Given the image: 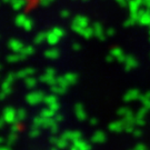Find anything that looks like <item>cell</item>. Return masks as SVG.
I'll list each match as a JSON object with an SVG mask.
<instances>
[{"instance_id": "30bf717a", "label": "cell", "mask_w": 150, "mask_h": 150, "mask_svg": "<svg viewBox=\"0 0 150 150\" xmlns=\"http://www.w3.org/2000/svg\"><path fill=\"white\" fill-rule=\"evenodd\" d=\"M45 102H47L49 106H50V105H52V103H56V98H54V96L46 97V98H45Z\"/></svg>"}, {"instance_id": "277c9868", "label": "cell", "mask_w": 150, "mask_h": 150, "mask_svg": "<svg viewBox=\"0 0 150 150\" xmlns=\"http://www.w3.org/2000/svg\"><path fill=\"white\" fill-rule=\"evenodd\" d=\"M47 40H48L49 43H51V45H54V43L58 41V35H56L54 31L49 32L48 36H47Z\"/></svg>"}, {"instance_id": "6da1fadb", "label": "cell", "mask_w": 150, "mask_h": 150, "mask_svg": "<svg viewBox=\"0 0 150 150\" xmlns=\"http://www.w3.org/2000/svg\"><path fill=\"white\" fill-rule=\"evenodd\" d=\"M27 100L30 102V105L39 103V102H41L42 100H45L43 93L40 92V91H39V92H32V93H30V95L27 97Z\"/></svg>"}, {"instance_id": "3957f363", "label": "cell", "mask_w": 150, "mask_h": 150, "mask_svg": "<svg viewBox=\"0 0 150 150\" xmlns=\"http://www.w3.org/2000/svg\"><path fill=\"white\" fill-rule=\"evenodd\" d=\"M9 46H10V48L13 50V51H21L22 48H23V45H22L20 41H18V40H11L10 42H9Z\"/></svg>"}, {"instance_id": "7a4b0ae2", "label": "cell", "mask_w": 150, "mask_h": 150, "mask_svg": "<svg viewBox=\"0 0 150 150\" xmlns=\"http://www.w3.org/2000/svg\"><path fill=\"white\" fill-rule=\"evenodd\" d=\"M17 112L12 109V108H7L4 113V118L7 122H13V120L16 119Z\"/></svg>"}, {"instance_id": "5b68a950", "label": "cell", "mask_w": 150, "mask_h": 150, "mask_svg": "<svg viewBox=\"0 0 150 150\" xmlns=\"http://www.w3.org/2000/svg\"><path fill=\"white\" fill-rule=\"evenodd\" d=\"M48 33H45V32H40L39 35H37V37L35 38V42L36 43H41L42 41H45V39H47Z\"/></svg>"}, {"instance_id": "ba28073f", "label": "cell", "mask_w": 150, "mask_h": 150, "mask_svg": "<svg viewBox=\"0 0 150 150\" xmlns=\"http://www.w3.org/2000/svg\"><path fill=\"white\" fill-rule=\"evenodd\" d=\"M22 54V56H27V54H31L33 52V48L32 47H23L22 50L20 51Z\"/></svg>"}, {"instance_id": "8fae6325", "label": "cell", "mask_w": 150, "mask_h": 150, "mask_svg": "<svg viewBox=\"0 0 150 150\" xmlns=\"http://www.w3.org/2000/svg\"><path fill=\"white\" fill-rule=\"evenodd\" d=\"M26 83L28 85V87H33L36 85V79H33L32 77H28L26 79Z\"/></svg>"}, {"instance_id": "7c38bea8", "label": "cell", "mask_w": 150, "mask_h": 150, "mask_svg": "<svg viewBox=\"0 0 150 150\" xmlns=\"http://www.w3.org/2000/svg\"><path fill=\"white\" fill-rule=\"evenodd\" d=\"M20 56H15V54H12V56H9L8 57V60L9 61H17V60H20Z\"/></svg>"}, {"instance_id": "4fadbf2b", "label": "cell", "mask_w": 150, "mask_h": 150, "mask_svg": "<svg viewBox=\"0 0 150 150\" xmlns=\"http://www.w3.org/2000/svg\"><path fill=\"white\" fill-rule=\"evenodd\" d=\"M17 117L19 118V120H22V119H23V117H25V110H20V112L18 111V113H17Z\"/></svg>"}, {"instance_id": "52a82bcc", "label": "cell", "mask_w": 150, "mask_h": 150, "mask_svg": "<svg viewBox=\"0 0 150 150\" xmlns=\"http://www.w3.org/2000/svg\"><path fill=\"white\" fill-rule=\"evenodd\" d=\"M45 54H46V57H48L50 59H54V58L58 56V51H57L56 49H50V50H48Z\"/></svg>"}, {"instance_id": "9c48e42d", "label": "cell", "mask_w": 150, "mask_h": 150, "mask_svg": "<svg viewBox=\"0 0 150 150\" xmlns=\"http://www.w3.org/2000/svg\"><path fill=\"white\" fill-rule=\"evenodd\" d=\"M32 72H33V70L32 69H29V70L27 69V70H23V71H20L17 76H21L22 78H26V77H28L29 75H31Z\"/></svg>"}, {"instance_id": "8992f818", "label": "cell", "mask_w": 150, "mask_h": 150, "mask_svg": "<svg viewBox=\"0 0 150 150\" xmlns=\"http://www.w3.org/2000/svg\"><path fill=\"white\" fill-rule=\"evenodd\" d=\"M54 115V110H52L51 108L48 109V110H46V109H45V110L41 111V116L45 117V118H51Z\"/></svg>"}]
</instances>
